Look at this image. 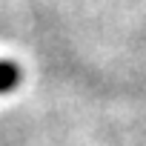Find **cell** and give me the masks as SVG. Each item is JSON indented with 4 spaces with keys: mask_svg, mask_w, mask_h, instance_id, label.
<instances>
[{
    "mask_svg": "<svg viewBox=\"0 0 146 146\" xmlns=\"http://www.w3.org/2000/svg\"><path fill=\"white\" fill-rule=\"evenodd\" d=\"M20 83V69L12 60H0V92H9Z\"/></svg>",
    "mask_w": 146,
    "mask_h": 146,
    "instance_id": "cell-1",
    "label": "cell"
}]
</instances>
